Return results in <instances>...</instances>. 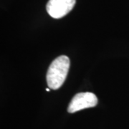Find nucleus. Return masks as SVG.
Masks as SVG:
<instances>
[{
	"label": "nucleus",
	"mask_w": 129,
	"mask_h": 129,
	"mask_svg": "<svg viewBox=\"0 0 129 129\" xmlns=\"http://www.w3.org/2000/svg\"><path fill=\"white\" fill-rule=\"evenodd\" d=\"M76 0H49L47 12L52 18L60 19L73 9Z\"/></svg>",
	"instance_id": "nucleus-3"
},
{
	"label": "nucleus",
	"mask_w": 129,
	"mask_h": 129,
	"mask_svg": "<svg viewBox=\"0 0 129 129\" xmlns=\"http://www.w3.org/2000/svg\"><path fill=\"white\" fill-rule=\"evenodd\" d=\"M46 91H47V92H49V91H50V88H47Z\"/></svg>",
	"instance_id": "nucleus-4"
},
{
	"label": "nucleus",
	"mask_w": 129,
	"mask_h": 129,
	"mask_svg": "<svg viewBox=\"0 0 129 129\" xmlns=\"http://www.w3.org/2000/svg\"><path fill=\"white\" fill-rule=\"evenodd\" d=\"M70 59L65 55L57 57L50 65L47 73V83L49 88L57 90L64 83L70 68Z\"/></svg>",
	"instance_id": "nucleus-1"
},
{
	"label": "nucleus",
	"mask_w": 129,
	"mask_h": 129,
	"mask_svg": "<svg viewBox=\"0 0 129 129\" xmlns=\"http://www.w3.org/2000/svg\"><path fill=\"white\" fill-rule=\"evenodd\" d=\"M98 104V98L92 92H80L76 94L70 103L68 111L70 113L85 108L95 107Z\"/></svg>",
	"instance_id": "nucleus-2"
}]
</instances>
